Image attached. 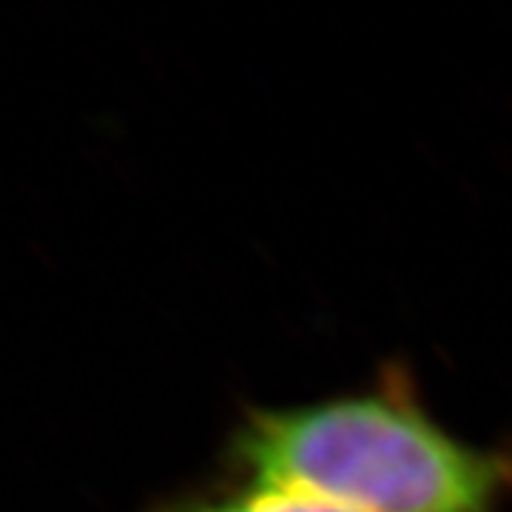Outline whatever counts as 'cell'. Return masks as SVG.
<instances>
[{"instance_id": "obj_1", "label": "cell", "mask_w": 512, "mask_h": 512, "mask_svg": "<svg viewBox=\"0 0 512 512\" xmlns=\"http://www.w3.org/2000/svg\"><path fill=\"white\" fill-rule=\"evenodd\" d=\"M242 484L350 512H501L512 453L458 439L399 382L245 413L228 441Z\"/></svg>"}, {"instance_id": "obj_2", "label": "cell", "mask_w": 512, "mask_h": 512, "mask_svg": "<svg viewBox=\"0 0 512 512\" xmlns=\"http://www.w3.org/2000/svg\"><path fill=\"white\" fill-rule=\"evenodd\" d=\"M143 512H350L328 504L322 498H313L279 487H256V484H237L228 493L191 495L174 498L165 504H154Z\"/></svg>"}]
</instances>
